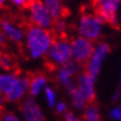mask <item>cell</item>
I'll use <instances>...</instances> for the list:
<instances>
[{
  "label": "cell",
  "instance_id": "8",
  "mask_svg": "<svg viewBox=\"0 0 121 121\" xmlns=\"http://www.w3.org/2000/svg\"><path fill=\"white\" fill-rule=\"evenodd\" d=\"M0 29L2 30V32L10 38V40L15 41L19 46L21 47V41L22 38L25 36V32L22 31V29L16 23L12 12L4 15V17L0 18Z\"/></svg>",
  "mask_w": 121,
  "mask_h": 121
},
{
  "label": "cell",
  "instance_id": "1",
  "mask_svg": "<svg viewBox=\"0 0 121 121\" xmlns=\"http://www.w3.org/2000/svg\"><path fill=\"white\" fill-rule=\"evenodd\" d=\"M25 33L27 36V49L32 58L37 59L47 55L55 38V33L51 29L44 30L31 22Z\"/></svg>",
  "mask_w": 121,
  "mask_h": 121
},
{
  "label": "cell",
  "instance_id": "11",
  "mask_svg": "<svg viewBox=\"0 0 121 121\" xmlns=\"http://www.w3.org/2000/svg\"><path fill=\"white\" fill-rule=\"evenodd\" d=\"M20 110L26 121H46L39 106L32 98H27L20 106Z\"/></svg>",
  "mask_w": 121,
  "mask_h": 121
},
{
  "label": "cell",
  "instance_id": "12",
  "mask_svg": "<svg viewBox=\"0 0 121 121\" xmlns=\"http://www.w3.org/2000/svg\"><path fill=\"white\" fill-rule=\"evenodd\" d=\"M0 67L6 71H13L15 76H18L21 70L18 66V60L13 53L9 51H1L0 55Z\"/></svg>",
  "mask_w": 121,
  "mask_h": 121
},
{
  "label": "cell",
  "instance_id": "18",
  "mask_svg": "<svg viewBox=\"0 0 121 121\" xmlns=\"http://www.w3.org/2000/svg\"><path fill=\"white\" fill-rule=\"evenodd\" d=\"M46 95H47V100H48V103L50 107H53L55 104V101H56V95L55 92L52 91L50 88H46Z\"/></svg>",
  "mask_w": 121,
  "mask_h": 121
},
{
  "label": "cell",
  "instance_id": "17",
  "mask_svg": "<svg viewBox=\"0 0 121 121\" xmlns=\"http://www.w3.org/2000/svg\"><path fill=\"white\" fill-rule=\"evenodd\" d=\"M70 95H71V99H72V104H73L77 109H82L84 108V104H86V100H84L83 95L80 92V90L78 88L74 87L73 89L69 90Z\"/></svg>",
  "mask_w": 121,
  "mask_h": 121
},
{
  "label": "cell",
  "instance_id": "15",
  "mask_svg": "<svg viewBox=\"0 0 121 121\" xmlns=\"http://www.w3.org/2000/svg\"><path fill=\"white\" fill-rule=\"evenodd\" d=\"M18 82V78L15 74H8V76H0V91H2L4 95L15 88Z\"/></svg>",
  "mask_w": 121,
  "mask_h": 121
},
{
  "label": "cell",
  "instance_id": "2",
  "mask_svg": "<svg viewBox=\"0 0 121 121\" xmlns=\"http://www.w3.org/2000/svg\"><path fill=\"white\" fill-rule=\"evenodd\" d=\"M71 56V42H69L67 37H57L52 41L51 47L44 57V68L48 72H52L59 66L62 67L69 62Z\"/></svg>",
  "mask_w": 121,
  "mask_h": 121
},
{
  "label": "cell",
  "instance_id": "3",
  "mask_svg": "<svg viewBox=\"0 0 121 121\" xmlns=\"http://www.w3.org/2000/svg\"><path fill=\"white\" fill-rule=\"evenodd\" d=\"M120 1L114 0H98L90 2L92 13L97 18H99L103 23H108L110 27L117 30L120 29V25L117 18V10Z\"/></svg>",
  "mask_w": 121,
  "mask_h": 121
},
{
  "label": "cell",
  "instance_id": "4",
  "mask_svg": "<svg viewBox=\"0 0 121 121\" xmlns=\"http://www.w3.org/2000/svg\"><path fill=\"white\" fill-rule=\"evenodd\" d=\"M71 51L74 61L80 63L84 70L92 55L95 53V46L91 40L83 37H78L71 41Z\"/></svg>",
  "mask_w": 121,
  "mask_h": 121
},
{
  "label": "cell",
  "instance_id": "13",
  "mask_svg": "<svg viewBox=\"0 0 121 121\" xmlns=\"http://www.w3.org/2000/svg\"><path fill=\"white\" fill-rule=\"evenodd\" d=\"M27 78L29 79V90L31 95H37L47 83V77L42 72H28Z\"/></svg>",
  "mask_w": 121,
  "mask_h": 121
},
{
  "label": "cell",
  "instance_id": "16",
  "mask_svg": "<svg viewBox=\"0 0 121 121\" xmlns=\"http://www.w3.org/2000/svg\"><path fill=\"white\" fill-rule=\"evenodd\" d=\"M83 119L86 121H101V116L95 103L88 104L86 107L83 112Z\"/></svg>",
  "mask_w": 121,
  "mask_h": 121
},
{
  "label": "cell",
  "instance_id": "10",
  "mask_svg": "<svg viewBox=\"0 0 121 121\" xmlns=\"http://www.w3.org/2000/svg\"><path fill=\"white\" fill-rule=\"evenodd\" d=\"M43 4L47 9L49 16L51 17L52 21L63 20L70 16V9L67 6L57 1V0H46L43 1Z\"/></svg>",
  "mask_w": 121,
  "mask_h": 121
},
{
  "label": "cell",
  "instance_id": "24",
  "mask_svg": "<svg viewBox=\"0 0 121 121\" xmlns=\"http://www.w3.org/2000/svg\"><path fill=\"white\" fill-rule=\"evenodd\" d=\"M4 95L0 92V106H2V103H4Z\"/></svg>",
  "mask_w": 121,
  "mask_h": 121
},
{
  "label": "cell",
  "instance_id": "7",
  "mask_svg": "<svg viewBox=\"0 0 121 121\" xmlns=\"http://www.w3.org/2000/svg\"><path fill=\"white\" fill-rule=\"evenodd\" d=\"M110 51H111V48L108 43H106V42L99 43V46L97 47V50L95 51L93 56L89 60L87 67L84 68V71H83L84 73L88 74L91 79L95 80L97 77H98V74H99L102 60L106 58L107 55L110 53Z\"/></svg>",
  "mask_w": 121,
  "mask_h": 121
},
{
  "label": "cell",
  "instance_id": "20",
  "mask_svg": "<svg viewBox=\"0 0 121 121\" xmlns=\"http://www.w3.org/2000/svg\"><path fill=\"white\" fill-rule=\"evenodd\" d=\"M2 119H4V121H19V119L16 117V114L13 112H6Z\"/></svg>",
  "mask_w": 121,
  "mask_h": 121
},
{
  "label": "cell",
  "instance_id": "6",
  "mask_svg": "<svg viewBox=\"0 0 121 121\" xmlns=\"http://www.w3.org/2000/svg\"><path fill=\"white\" fill-rule=\"evenodd\" d=\"M28 10L30 11V20L32 21L35 26L42 28V29L43 28H50V29L53 28V21L48 13L42 1H38V0L30 1Z\"/></svg>",
  "mask_w": 121,
  "mask_h": 121
},
{
  "label": "cell",
  "instance_id": "23",
  "mask_svg": "<svg viewBox=\"0 0 121 121\" xmlns=\"http://www.w3.org/2000/svg\"><path fill=\"white\" fill-rule=\"evenodd\" d=\"M7 42H6V38H4V33L2 32V30L0 29V47H2L4 49L7 48Z\"/></svg>",
  "mask_w": 121,
  "mask_h": 121
},
{
  "label": "cell",
  "instance_id": "19",
  "mask_svg": "<svg viewBox=\"0 0 121 121\" xmlns=\"http://www.w3.org/2000/svg\"><path fill=\"white\" fill-rule=\"evenodd\" d=\"M110 118L111 119H116V120H121V106L117 107L112 109L110 112Z\"/></svg>",
  "mask_w": 121,
  "mask_h": 121
},
{
  "label": "cell",
  "instance_id": "21",
  "mask_svg": "<svg viewBox=\"0 0 121 121\" xmlns=\"http://www.w3.org/2000/svg\"><path fill=\"white\" fill-rule=\"evenodd\" d=\"M65 120L66 121H81L80 119L76 117L73 114V112H71V111H67L66 113H65Z\"/></svg>",
  "mask_w": 121,
  "mask_h": 121
},
{
  "label": "cell",
  "instance_id": "25",
  "mask_svg": "<svg viewBox=\"0 0 121 121\" xmlns=\"http://www.w3.org/2000/svg\"><path fill=\"white\" fill-rule=\"evenodd\" d=\"M0 55H1V50H0Z\"/></svg>",
  "mask_w": 121,
  "mask_h": 121
},
{
  "label": "cell",
  "instance_id": "5",
  "mask_svg": "<svg viewBox=\"0 0 121 121\" xmlns=\"http://www.w3.org/2000/svg\"><path fill=\"white\" fill-rule=\"evenodd\" d=\"M103 22L99 18H97L93 13H87L82 11L80 18V26H79V32L86 39L89 40H95L101 33Z\"/></svg>",
  "mask_w": 121,
  "mask_h": 121
},
{
  "label": "cell",
  "instance_id": "14",
  "mask_svg": "<svg viewBox=\"0 0 121 121\" xmlns=\"http://www.w3.org/2000/svg\"><path fill=\"white\" fill-rule=\"evenodd\" d=\"M28 89H29V79L27 77L18 78V82L15 86V88L8 95H4V100L6 101H18Z\"/></svg>",
  "mask_w": 121,
  "mask_h": 121
},
{
  "label": "cell",
  "instance_id": "9",
  "mask_svg": "<svg viewBox=\"0 0 121 121\" xmlns=\"http://www.w3.org/2000/svg\"><path fill=\"white\" fill-rule=\"evenodd\" d=\"M77 82H78V89L82 93L86 102H88V104L95 103L97 97H95V87H93L95 80L91 79L88 74H86L83 72V73L79 74V77L77 79Z\"/></svg>",
  "mask_w": 121,
  "mask_h": 121
},
{
  "label": "cell",
  "instance_id": "22",
  "mask_svg": "<svg viewBox=\"0 0 121 121\" xmlns=\"http://www.w3.org/2000/svg\"><path fill=\"white\" fill-rule=\"evenodd\" d=\"M67 110V106L65 102H59L58 104H57V108H56V112L58 114L62 113V112H65V111Z\"/></svg>",
  "mask_w": 121,
  "mask_h": 121
}]
</instances>
